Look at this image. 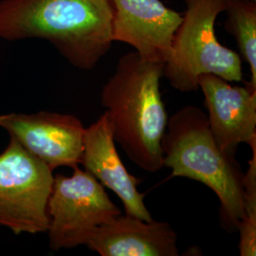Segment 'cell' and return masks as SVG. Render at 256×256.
I'll return each instance as SVG.
<instances>
[{"instance_id": "277c9868", "label": "cell", "mask_w": 256, "mask_h": 256, "mask_svg": "<svg viewBox=\"0 0 256 256\" xmlns=\"http://www.w3.org/2000/svg\"><path fill=\"white\" fill-rule=\"evenodd\" d=\"M187 6L164 68L174 90L196 92L198 78L214 74L228 82L243 81L242 58L220 44L214 24L227 0H184Z\"/></svg>"}, {"instance_id": "ba28073f", "label": "cell", "mask_w": 256, "mask_h": 256, "mask_svg": "<svg viewBox=\"0 0 256 256\" xmlns=\"http://www.w3.org/2000/svg\"><path fill=\"white\" fill-rule=\"evenodd\" d=\"M113 41L126 43L147 61L165 63L183 16L160 0H111Z\"/></svg>"}, {"instance_id": "7a4b0ae2", "label": "cell", "mask_w": 256, "mask_h": 256, "mask_svg": "<svg viewBox=\"0 0 256 256\" xmlns=\"http://www.w3.org/2000/svg\"><path fill=\"white\" fill-rule=\"evenodd\" d=\"M164 63L142 59L137 52L122 55L115 72L102 86L112 134L128 158L144 171L164 167L162 142L168 115L160 92Z\"/></svg>"}, {"instance_id": "5b68a950", "label": "cell", "mask_w": 256, "mask_h": 256, "mask_svg": "<svg viewBox=\"0 0 256 256\" xmlns=\"http://www.w3.org/2000/svg\"><path fill=\"white\" fill-rule=\"evenodd\" d=\"M54 176L48 202V244L57 252L86 245L93 232L122 214L104 187L78 166Z\"/></svg>"}, {"instance_id": "52a82bcc", "label": "cell", "mask_w": 256, "mask_h": 256, "mask_svg": "<svg viewBox=\"0 0 256 256\" xmlns=\"http://www.w3.org/2000/svg\"><path fill=\"white\" fill-rule=\"evenodd\" d=\"M0 128L52 171L80 164L86 128L74 115L48 111L2 114Z\"/></svg>"}, {"instance_id": "3957f363", "label": "cell", "mask_w": 256, "mask_h": 256, "mask_svg": "<svg viewBox=\"0 0 256 256\" xmlns=\"http://www.w3.org/2000/svg\"><path fill=\"white\" fill-rule=\"evenodd\" d=\"M162 147L164 164L171 168V176L190 178L209 187L220 200L224 227L236 229L244 214V174L234 156L216 144L207 114L194 106L178 110L168 118Z\"/></svg>"}, {"instance_id": "4fadbf2b", "label": "cell", "mask_w": 256, "mask_h": 256, "mask_svg": "<svg viewBox=\"0 0 256 256\" xmlns=\"http://www.w3.org/2000/svg\"><path fill=\"white\" fill-rule=\"evenodd\" d=\"M254 1H256V0H254Z\"/></svg>"}, {"instance_id": "30bf717a", "label": "cell", "mask_w": 256, "mask_h": 256, "mask_svg": "<svg viewBox=\"0 0 256 256\" xmlns=\"http://www.w3.org/2000/svg\"><path fill=\"white\" fill-rule=\"evenodd\" d=\"M80 164L104 187L118 196L126 214L144 221L153 220L144 203L146 194L138 189L142 180L128 172L117 152L106 112L84 129Z\"/></svg>"}, {"instance_id": "6da1fadb", "label": "cell", "mask_w": 256, "mask_h": 256, "mask_svg": "<svg viewBox=\"0 0 256 256\" xmlns=\"http://www.w3.org/2000/svg\"><path fill=\"white\" fill-rule=\"evenodd\" d=\"M111 0H1L0 39L52 43L68 63L90 70L113 41Z\"/></svg>"}, {"instance_id": "8992f818", "label": "cell", "mask_w": 256, "mask_h": 256, "mask_svg": "<svg viewBox=\"0 0 256 256\" xmlns=\"http://www.w3.org/2000/svg\"><path fill=\"white\" fill-rule=\"evenodd\" d=\"M54 171L14 138L0 154V226L14 234L46 232Z\"/></svg>"}, {"instance_id": "8fae6325", "label": "cell", "mask_w": 256, "mask_h": 256, "mask_svg": "<svg viewBox=\"0 0 256 256\" xmlns=\"http://www.w3.org/2000/svg\"><path fill=\"white\" fill-rule=\"evenodd\" d=\"M101 256H178V236L165 221L122 214L102 225L86 245Z\"/></svg>"}, {"instance_id": "7c38bea8", "label": "cell", "mask_w": 256, "mask_h": 256, "mask_svg": "<svg viewBox=\"0 0 256 256\" xmlns=\"http://www.w3.org/2000/svg\"><path fill=\"white\" fill-rule=\"evenodd\" d=\"M225 28L234 37L240 57L247 62L250 70L248 82L256 90V1L227 0Z\"/></svg>"}, {"instance_id": "9c48e42d", "label": "cell", "mask_w": 256, "mask_h": 256, "mask_svg": "<svg viewBox=\"0 0 256 256\" xmlns=\"http://www.w3.org/2000/svg\"><path fill=\"white\" fill-rule=\"evenodd\" d=\"M205 98L210 132L218 146L234 156L240 144L256 142V90L250 86H232L214 74L198 78Z\"/></svg>"}]
</instances>
